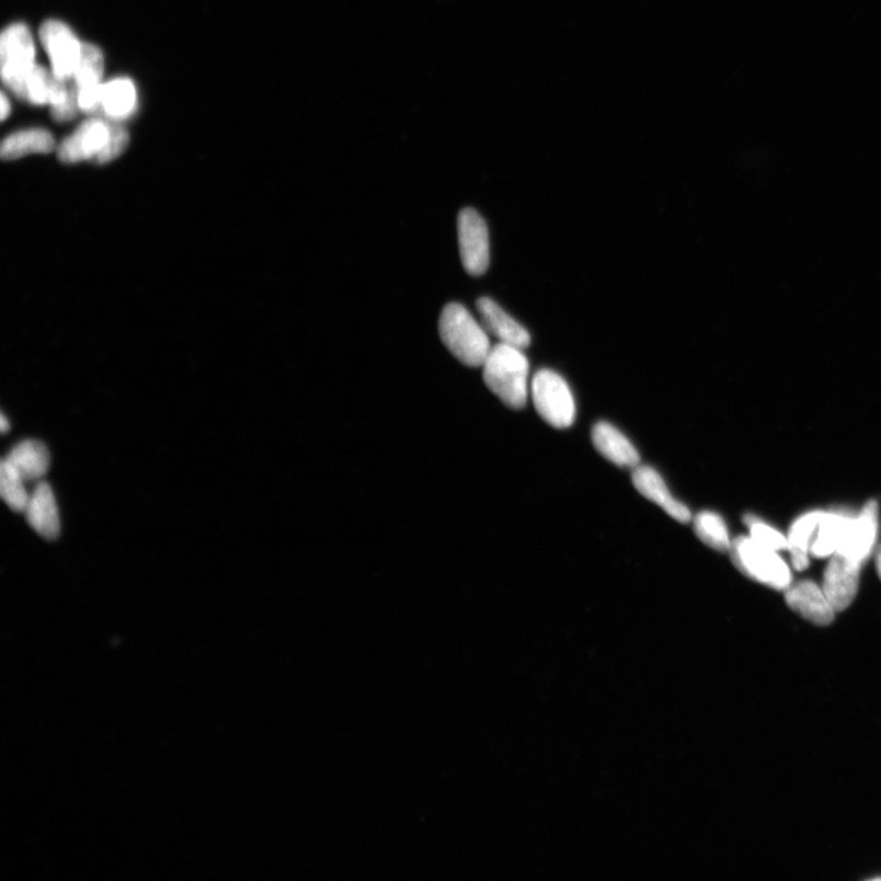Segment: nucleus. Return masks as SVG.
<instances>
[{
    "label": "nucleus",
    "mask_w": 881,
    "mask_h": 881,
    "mask_svg": "<svg viewBox=\"0 0 881 881\" xmlns=\"http://www.w3.org/2000/svg\"><path fill=\"white\" fill-rule=\"evenodd\" d=\"M101 106L113 119L127 118L135 111L136 90L129 79L103 83Z\"/></svg>",
    "instance_id": "22"
},
{
    "label": "nucleus",
    "mask_w": 881,
    "mask_h": 881,
    "mask_svg": "<svg viewBox=\"0 0 881 881\" xmlns=\"http://www.w3.org/2000/svg\"><path fill=\"white\" fill-rule=\"evenodd\" d=\"M592 439L597 453L614 465L621 468H636L641 457L638 450L617 427L602 422L592 432Z\"/></svg>",
    "instance_id": "16"
},
{
    "label": "nucleus",
    "mask_w": 881,
    "mask_h": 881,
    "mask_svg": "<svg viewBox=\"0 0 881 881\" xmlns=\"http://www.w3.org/2000/svg\"><path fill=\"white\" fill-rule=\"evenodd\" d=\"M786 603L804 620L817 626H827L834 621L836 611L828 602L823 587L812 581L791 584L785 591Z\"/></svg>",
    "instance_id": "12"
},
{
    "label": "nucleus",
    "mask_w": 881,
    "mask_h": 881,
    "mask_svg": "<svg viewBox=\"0 0 881 881\" xmlns=\"http://www.w3.org/2000/svg\"><path fill=\"white\" fill-rule=\"evenodd\" d=\"M748 528L751 537L763 545V547L775 550V551H782L789 550V539L785 537V535L769 526V524L760 520L754 516H747L744 518Z\"/></svg>",
    "instance_id": "25"
},
{
    "label": "nucleus",
    "mask_w": 881,
    "mask_h": 881,
    "mask_svg": "<svg viewBox=\"0 0 881 881\" xmlns=\"http://www.w3.org/2000/svg\"><path fill=\"white\" fill-rule=\"evenodd\" d=\"M70 88L67 81L58 78L54 70L49 71L44 67L35 66L25 81L21 98L33 104H56L66 101Z\"/></svg>",
    "instance_id": "18"
},
{
    "label": "nucleus",
    "mask_w": 881,
    "mask_h": 881,
    "mask_svg": "<svg viewBox=\"0 0 881 881\" xmlns=\"http://www.w3.org/2000/svg\"><path fill=\"white\" fill-rule=\"evenodd\" d=\"M0 114H2L3 121H5L10 114V102L4 93L2 94V110H0Z\"/></svg>",
    "instance_id": "28"
},
{
    "label": "nucleus",
    "mask_w": 881,
    "mask_h": 881,
    "mask_svg": "<svg viewBox=\"0 0 881 881\" xmlns=\"http://www.w3.org/2000/svg\"><path fill=\"white\" fill-rule=\"evenodd\" d=\"M25 484L26 481L3 459L0 466V495L10 510L25 512L31 496Z\"/></svg>",
    "instance_id": "24"
},
{
    "label": "nucleus",
    "mask_w": 881,
    "mask_h": 881,
    "mask_svg": "<svg viewBox=\"0 0 881 881\" xmlns=\"http://www.w3.org/2000/svg\"><path fill=\"white\" fill-rule=\"evenodd\" d=\"M824 513L823 511L808 512L792 524L788 535L789 551L797 571H803L810 564L812 542Z\"/></svg>",
    "instance_id": "19"
},
{
    "label": "nucleus",
    "mask_w": 881,
    "mask_h": 881,
    "mask_svg": "<svg viewBox=\"0 0 881 881\" xmlns=\"http://www.w3.org/2000/svg\"><path fill=\"white\" fill-rule=\"evenodd\" d=\"M697 537L709 548L720 552H730L732 540L725 520L718 513L705 511L695 518Z\"/></svg>",
    "instance_id": "23"
},
{
    "label": "nucleus",
    "mask_w": 881,
    "mask_h": 881,
    "mask_svg": "<svg viewBox=\"0 0 881 881\" xmlns=\"http://www.w3.org/2000/svg\"><path fill=\"white\" fill-rule=\"evenodd\" d=\"M4 459L26 482L44 478L50 466L49 450L38 439L21 440Z\"/></svg>",
    "instance_id": "17"
},
{
    "label": "nucleus",
    "mask_w": 881,
    "mask_h": 881,
    "mask_svg": "<svg viewBox=\"0 0 881 881\" xmlns=\"http://www.w3.org/2000/svg\"><path fill=\"white\" fill-rule=\"evenodd\" d=\"M110 140L104 150L98 157L100 164L108 163L119 157L129 144V134L117 123H110Z\"/></svg>",
    "instance_id": "26"
},
{
    "label": "nucleus",
    "mask_w": 881,
    "mask_h": 881,
    "mask_svg": "<svg viewBox=\"0 0 881 881\" xmlns=\"http://www.w3.org/2000/svg\"><path fill=\"white\" fill-rule=\"evenodd\" d=\"M878 534V503L870 500L858 516L848 519L840 548L836 553L865 563L874 548Z\"/></svg>",
    "instance_id": "9"
},
{
    "label": "nucleus",
    "mask_w": 881,
    "mask_h": 881,
    "mask_svg": "<svg viewBox=\"0 0 881 881\" xmlns=\"http://www.w3.org/2000/svg\"><path fill=\"white\" fill-rule=\"evenodd\" d=\"M458 241L461 264L471 276L484 275L490 265V239L484 218L473 208L458 217Z\"/></svg>",
    "instance_id": "6"
},
{
    "label": "nucleus",
    "mask_w": 881,
    "mask_h": 881,
    "mask_svg": "<svg viewBox=\"0 0 881 881\" xmlns=\"http://www.w3.org/2000/svg\"><path fill=\"white\" fill-rule=\"evenodd\" d=\"M104 71L102 50L91 44H82L80 57L72 79L79 93V104L83 112H92L101 106Z\"/></svg>",
    "instance_id": "11"
},
{
    "label": "nucleus",
    "mask_w": 881,
    "mask_h": 881,
    "mask_svg": "<svg viewBox=\"0 0 881 881\" xmlns=\"http://www.w3.org/2000/svg\"><path fill=\"white\" fill-rule=\"evenodd\" d=\"M632 481L639 494L645 499L656 503L660 508H663L670 517H673L679 523H689L691 513L684 503L676 500L665 481L657 473L655 469L648 466H638L633 469Z\"/></svg>",
    "instance_id": "14"
},
{
    "label": "nucleus",
    "mask_w": 881,
    "mask_h": 881,
    "mask_svg": "<svg viewBox=\"0 0 881 881\" xmlns=\"http://www.w3.org/2000/svg\"><path fill=\"white\" fill-rule=\"evenodd\" d=\"M54 136L44 129L18 131L8 136L2 145L3 160L13 161L26 155L49 153L55 149Z\"/></svg>",
    "instance_id": "21"
},
{
    "label": "nucleus",
    "mask_w": 881,
    "mask_h": 881,
    "mask_svg": "<svg viewBox=\"0 0 881 881\" xmlns=\"http://www.w3.org/2000/svg\"><path fill=\"white\" fill-rule=\"evenodd\" d=\"M9 427H10V424L8 422V419L5 417L4 414H2V422H0V428H2V433L5 434L8 432Z\"/></svg>",
    "instance_id": "30"
},
{
    "label": "nucleus",
    "mask_w": 881,
    "mask_h": 881,
    "mask_svg": "<svg viewBox=\"0 0 881 881\" xmlns=\"http://www.w3.org/2000/svg\"><path fill=\"white\" fill-rule=\"evenodd\" d=\"M730 554L736 569L753 581L776 591H786L792 583L790 568L778 551L763 547L751 535L732 540Z\"/></svg>",
    "instance_id": "3"
},
{
    "label": "nucleus",
    "mask_w": 881,
    "mask_h": 881,
    "mask_svg": "<svg viewBox=\"0 0 881 881\" xmlns=\"http://www.w3.org/2000/svg\"><path fill=\"white\" fill-rule=\"evenodd\" d=\"M530 394L538 414L552 427L568 428L574 423V397L560 374L539 370L530 382Z\"/></svg>",
    "instance_id": "4"
},
{
    "label": "nucleus",
    "mask_w": 881,
    "mask_h": 881,
    "mask_svg": "<svg viewBox=\"0 0 881 881\" xmlns=\"http://www.w3.org/2000/svg\"><path fill=\"white\" fill-rule=\"evenodd\" d=\"M876 563H877V571L881 580V547L877 551Z\"/></svg>",
    "instance_id": "29"
},
{
    "label": "nucleus",
    "mask_w": 881,
    "mask_h": 881,
    "mask_svg": "<svg viewBox=\"0 0 881 881\" xmlns=\"http://www.w3.org/2000/svg\"><path fill=\"white\" fill-rule=\"evenodd\" d=\"M482 369L487 386L503 403L512 409L526 407L530 366L523 350L499 343L492 347Z\"/></svg>",
    "instance_id": "1"
},
{
    "label": "nucleus",
    "mask_w": 881,
    "mask_h": 881,
    "mask_svg": "<svg viewBox=\"0 0 881 881\" xmlns=\"http://www.w3.org/2000/svg\"><path fill=\"white\" fill-rule=\"evenodd\" d=\"M39 36L49 56L52 70L62 80L72 79L82 46L78 37L69 26L57 20L46 21L41 27Z\"/></svg>",
    "instance_id": "7"
},
{
    "label": "nucleus",
    "mask_w": 881,
    "mask_h": 881,
    "mask_svg": "<svg viewBox=\"0 0 881 881\" xmlns=\"http://www.w3.org/2000/svg\"><path fill=\"white\" fill-rule=\"evenodd\" d=\"M26 519L42 538L55 540L60 534V518L54 490L46 481L38 482L25 510Z\"/></svg>",
    "instance_id": "15"
},
{
    "label": "nucleus",
    "mask_w": 881,
    "mask_h": 881,
    "mask_svg": "<svg viewBox=\"0 0 881 881\" xmlns=\"http://www.w3.org/2000/svg\"><path fill=\"white\" fill-rule=\"evenodd\" d=\"M862 563L847 556L835 553L824 572L823 591L836 613L845 611L853 604L858 592Z\"/></svg>",
    "instance_id": "8"
},
{
    "label": "nucleus",
    "mask_w": 881,
    "mask_h": 881,
    "mask_svg": "<svg viewBox=\"0 0 881 881\" xmlns=\"http://www.w3.org/2000/svg\"><path fill=\"white\" fill-rule=\"evenodd\" d=\"M0 62L5 85L20 99L36 66L34 38L25 25L15 24L4 30L0 38Z\"/></svg>",
    "instance_id": "5"
},
{
    "label": "nucleus",
    "mask_w": 881,
    "mask_h": 881,
    "mask_svg": "<svg viewBox=\"0 0 881 881\" xmlns=\"http://www.w3.org/2000/svg\"><path fill=\"white\" fill-rule=\"evenodd\" d=\"M111 135L110 123L91 119L82 123L58 147V157L62 163H78L88 160H98L106 147Z\"/></svg>",
    "instance_id": "10"
},
{
    "label": "nucleus",
    "mask_w": 881,
    "mask_h": 881,
    "mask_svg": "<svg viewBox=\"0 0 881 881\" xmlns=\"http://www.w3.org/2000/svg\"><path fill=\"white\" fill-rule=\"evenodd\" d=\"M81 111L77 87L70 88L68 98L56 106H52V115L59 123L69 122Z\"/></svg>",
    "instance_id": "27"
},
{
    "label": "nucleus",
    "mask_w": 881,
    "mask_h": 881,
    "mask_svg": "<svg viewBox=\"0 0 881 881\" xmlns=\"http://www.w3.org/2000/svg\"><path fill=\"white\" fill-rule=\"evenodd\" d=\"M477 309L482 327L488 333L494 335L500 343L513 345L520 350L529 347L530 333L503 310L499 304L490 298H480Z\"/></svg>",
    "instance_id": "13"
},
{
    "label": "nucleus",
    "mask_w": 881,
    "mask_h": 881,
    "mask_svg": "<svg viewBox=\"0 0 881 881\" xmlns=\"http://www.w3.org/2000/svg\"><path fill=\"white\" fill-rule=\"evenodd\" d=\"M849 518H851V514L843 511L824 513L811 547L814 558H832L837 552Z\"/></svg>",
    "instance_id": "20"
},
{
    "label": "nucleus",
    "mask_w": 881,
    "mask_h": 881,
    "mask_svg": "<svg viewBox=\"0 0 881 881\" xmlns=\"http://www.w3.org/2000/svg\"><path fill=\"white\" fill-rule=\"evenodd\" d=\"M439 337L456 358L470 367L484 365L492 345L489 333L461 304L445 307L439 318Z\"/></svg>",
    "instance_id": "2"
}]
</instances>
